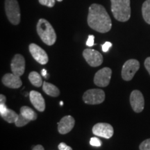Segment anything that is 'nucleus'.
I'll use <instances>...</instances> for the list:
<instances>
[{"label": "nucleus", "mask_w": 150, "mask_h": 150, "mask_svg": "<svg viewBox=\"0 0 150 150\" xmlns=\"http://www.w3.org/2000/svg\"><path fill=\"white\" fill-rule=\"evenodd\" d=\"M88 24L93 30L99 33H106L111 29L112 22L103 6L93 4L89 7Z\"/></svg>", "instance_id": "1"}, {"label": "nucleus", "mask_w": 150, "mask_h": 150, "mask_svg": "<svg viewBox=\"0 0 150 150\" xmlns=\"http://www.w3.org/2000/svg\"><path fill=\"white\" fill-rule=\"evenodd\" d=\"M114 18L120 22L128 21L131 17L130 0H110Z\"/></svg>", "instance_id": "2"}, {"label": "nucleus", "mask_w": 150, "mask_h": 150, "mask_svg": "<svg viewBox=\"0 0 150 150\" xmlns=\"http://www.w3.org/2000/svg\"><path fill=\"white\" fill-rule=\"evenodd\" d=\"M38 34L47 45H53L56 40V34L51 24L45 19H40L37 24Z\"/></svg>", "instance_id": "3"}, {"label": "nucleus", "mask_w": 150, "mask_h": 150, "mask_svg": "<svg viewBox=\"0 0 150 150\" xmlns=\"http://www.w3.org/2000/svg\"><path fill=\"white\" fill-rule=\"evenodd\" d=\"M5 11L8 20L14 25L20 22V9L17 0H5Z\"/></svg>", "instance_id": "4"}, {"label": "nucleus", "mask_w": 150, "mask_h": 150, "mask_svg": "<svg viewBox=\"0 0 150 150\" xmlns=\"http://www.w3.org/2000/svg\"><path fill=\"white\" fill-rule=\"evenodd\" d=\"M105 99L104 92L101 89H90L83 95V102L87 104H99Z\"/></svg>", "instance_id": "5"}, {"label": "nucleus", "mask_w": 150, "mask_h": 150, "mask_svg": "<svg viewBox=\"0 0 150 150\" xmlns=\"http://www.w3.org/2000/svg\"><path fill=\"white\" fill-rule=\"evenodd\" d=\"M140 68V63L136 59H129L122 69V77L125 81H131Z\"/></svg>", "instance_id": "6"}, {"label": "nucleus", "mask_w": 150, "mask_h": 150, "mask_svg": "<svg viewBox=\"0 0 150 150\" xmlns=\"http://www.w3.org/2000/svg\"><path fill=\"white\" fill-rule=\"evenodd\" d=\"M111 75V69L109 67H104L95 74L94 77V83L99 87H106L110 83Z\"/></svg>", "instance_id": "7"}, {"label": "nucleus", "mask_w": 150, "mask_h": 150, "mask_svg": "<svg viewBox=\"0 0 150 150\" xmlns=\"http://www.w3.org/2000/svg\"><path fill=\"white\" fill-rule=\"evenodd\" d=\"M83 56L86 62L92 67H98L103 63L102 55L95 50L86 49L83 50Z\"/></svg>", "instance_id": "8"}, {"label": "nucleus", "mask_w": 150, "mask_h": 150, "mask_svg": "<svg viewBox=\"0 0 150 150\" xmlns=\"http://www.w3.org/2000/svg\"><path fill=\"white\" fill-rule=\"evenodd\" d=\"M113 128L110 124L97 123L93 127V133L97 136L102 138H110L113 135Z\"/></svg>", "instance_id": "9"}, {"label": "nucleus", "mask_w": 150, "mask_h": 150, "mask_svg": "<svg viewBox=\"0 0 150 150\" xmlns=\"http://www.w3.org/2000/svg\"><path fill=\"white\" fill-rule=\"evenodd\" d=\"M130 104L136 112H140L144 109L145 100L142 93L138 90L132 91L130 95Z\"/></svg>", "instance_id": "10"}, {"label": "nucleus", "mask_w": 150, "mask_h": 150, "mask_svg": "<svg viewBox=\"0 0 150 150\" xmlns=\"http://www.w3.org/2000/svg\"><path fill=\"white\" fill-rule=\"evenodd\" d=\"M29 52L35 61L38 63L42 65H45L47 63L49 58L46 52L40 46L37 45L36 44L32 43L29 45Z\"/></svg>", "instance_id": "11"}, {"label": "nucleus", "mask_w": 150, "mask_h": 150, "mask_svg": "<svg viewBox=\"0 0 150 150\" xmlns=\"http://www.w3.org/2000/svg\"><path fill=\"white\" fill-rule=\"evenodd\" d=\"M12 72L18 76H21L25 70V60L21 54H16L11 63Z\"/></svg>", "instance_id": "12"}, {"label": "nucleus", "mask_w": 150, "mask_h": 150, "mask_svg": "<svg viewBox=\"0 0 150 150\" xmlns=\"http://www.w3.org/2000/svg\"><path fill=\"white\" fill-rule=\"evenodd\" d=\"M75 120L71 115L63 117L58 123V130L61 134H66L72 131L74 126Z\"/></svg>", "instance_id": "13"}, {"label": "nucleus", "mask_w": 150, "mask_h": 150, "mask_svg": "<svg viewBox=\"0 0 150 150\" xmlns=\"http://www.w3.org/2000/svg\"><path fill=\"white\" fill-rule=\"evenodd\" d=\"M2 83L6 86V87L10 88H19L22 85V82L20 79V76H17V75L11 73L6 74L2 77Z\"/></svg>", "instance_id": "14"}, {"label": "nucleus", "mask_w": 150, "mask_h": 150, "mask_svg": "<svg viewBox=\"0 0 150 150\" xmlns=\"http://www.w3.org/2000/svg\"><path fill=\"white\" fill-rule=\"evenodd\" d=\"M29 98L31 104L40 112H43L45 109V102L42 95L38 92L32 91L29 93Z\"/></svg>", "instance_id": "15"}, {"label": "nucleus", "mask_w": 150, "mask_h": 150, "mask_svg": "<svg viewBox=\"0 0 150 150\" xmlns=\"http://www.w3.org/2000/svg\"><path fill=\"white\" fill-rule=\"evenodd\" d=\"M42 89L47 95L52 97H57L60 94L59 89L56 86L46 81L43 82Z\"/></svg>", "instance_id": "16"}, {"label": "nucleus", "mask_w": 150, "mask_h": 150, "mask_svg": "<svg viewBox=\"0 0 150 150\" xmlns=\"http://www.w3.org/2000/svg\"><path fill=\"white\" fill-rule=\"evenodd\" d=\"M20 114H22L24 117L29 120L30 121L35 120L37 119V114L29 106H22L20 108Z\"/></svg>", "instance_id": "17"}, {"label": "nucleus", "mask_w": 150, "mask_h": 150, "mask_svg": "<svg viewBox=\"0 0 150 150\" xmlns=\"http://www.w3.org/2000/svg\"><path fill=\"white\" fill-rule=\"evenodd\" d=\"M18 114L16 113L14 110L8 108L6 112L4 114H3L2 115H1V117L4 120L8 122V123H15L16 122L17 119H18Z\"/></svg>", "instance_id": "18"}, {"label": "nucleus", "mask_w": 150, "mask_h": 150, "mask_svg": "<svg viewBox=\"0 0 150 150\" xmlns=\"http://www.w3.org/2000/svg\"><path fill=\"white\" fill-rule=\"evenodd\" d=\"M29 79L31 83L36 87H40L43 83L41 76L37 72H31L29 75Z\"/></svg>", "instance_id": "19"}, {"label": "nucleus", "mask_w": 150, "mask_h": 150, "mask_svg": "<svg viewBox=\"0 0 150 150\" xmlns=\"http://www.w3.org/2000/svg\"><path fill=\"white\" fill-rule=\"evenodd\" d=\"M142 13L144 20L150 24V0H146L142 6Z\"/></svg>", "instance_id": "20"}, {"label": "nucleus", "mask_w": 150, "mask_h": 150, "mask_svg": "<svg viewBox=\"0 0 150 150\" xmlns=\"http://www.w3.org/2000/svg\"><path fill=\"white\" fill-rule=\"evenodd\" d=\"M30 122L29 120L27 119L26 117H24L23 115H22V114H19V116L18 117V119H17V120L15 124H16V127H23V126H25V125H27L28 123H29Z\"/></svg>", "instance_id": "21"}, {"label": "nucleus", "mask_w": 150, "mask_h": 150, "mask_svg": "<svg viewBox=\"0 0 150 150\" xmlns=\"http://www.w3.org/2000/svg\"><path fill=\"white\" fill-rule=\"evenodd\" d=\"M139 148L140 150H150V138L142 142Z\"/></svg>", "instance_id": "22"}, {"label": "nucleus", "mask_w": 150, "mask_h": 150, "mask_svg": "<svg viewBox=\"0 0 150 150\" xmlns=\"http://www.w3.org/2000/svg\"><path fill=\"white\" fill-rule=\"evenodd\" d=\"M40 4L52 8L55 4V0H38Z\"/></svg>", "instance_id": "23"}, {"label": "nucleus", "mask_w": 150, "mask_h": 150, "mask_svg": "<svg viewBox=\"0 0 150 150\" xmlns=\"http://www.w3.org/2000/svg\"><path fill=\"white\" fill-rule=\"evenodd\" d=\"M90 144L92 146H94V147H100L102 145V142H101V140L99 138H96V137H93V138H91Z\"/></svg>", "instance_id": "24"}, {"label": "nucleus", "mask_w": 150, "mask_h": 150, "mask_svg": "<svg viewBox=\"0 0 150 150\" xmlns=\"http://www.w3.org/2000/svg\"><path fill=\"white\" fill-rule=\"evenodd\" d=\"M94 44H95V36L93 35H88V40L86 42V45L88 47H92L94 45Z\"/></svg>", "instance_id": "25"}, {"label": "nucleus", "mask_w": 150, "mask_h": 150, "mask_svg": "<svg viewBox=\"0 0 150 150\" xmlns=\"http://www.w3.org/2000/svg\"><path fill=\"white\" fill-rule=\"evenodd\" d=\"M59 150H72L70 146L67 145L65 142H61L59 145Z\"/></svg>", "instance_id": "26"}, {"label": "nucleus", "mask_w": 150, "mask_h": 150, "mask_svg": "<svg viewBox=\"0 0 150 150\" xmlns=\"http://www.w3.org/2000/svg\"><path fill=\"white\" fill-rule=\"evenodd\" d=\"M112 47V43L110 42H106L102 45V50L104 52H107L109 49Z\"/></svg>", "instance_id": "27"}, {"label": "nucleus", "mask_w": 150, "mask_h": 150, "mask_svg": "<svg viewBox=\"0 0 150 150\" xmlns=\"http://www.w3.org/2000/svg\"><path fill=\"white\" fill-rule=\"evenodd\" d=\"M8 108L6 106V104H0V115H2L3 114H4L6 112Z\"/></svg>", "instance_id": "28"}, {"label": "nucleus", "mask_w": 150, "mask_h": 150, "mask_svg": "<svg viewBox=\"0 0 150 150\" xmlns=\"http://www.w3.org/2000/svg\"><path fill=\"white\" fill-rule=\"evenodd\" d=\"M145 67L147 72L150 74V57H148L145 61Z\"/></svg>", "instance_id": "29"}, {"label": "nucleus", "mask_w": 150, "mask_h": 150, "mask_svg": "<svg viewBox=\"0 0 150 150\" xmlns=\"http://www.w3.org/2000/svg\"><path fill=\"white\" fill-rule=\"evenodd\" d=\"M6 98L4 95H0V104H6Z\"/></svg>", "instance_id": "30"}, {"label": "nucleus", "mask_w": 150, "mask_h": 150, "mask_svg": "<svg viewBox=\"0 0 150 150\" xmlns=\"http://www.w3.org/2000/svg\"><path fill=\"white\" fill-rule=\"evenodd\" d=\"M41 74H42V76H44L45 78L47 79L48 77L47 72V70H45V69H43V70H42V71H41Z\"/></svg>", "instance_id": "31"}, {"label": "nucleus", "mask_w": 150, "mask_h": 150, "mask_svg": "<svg viewBox=\"0 0 150 150\" xmlns=\"http://www.w3.org/2000/svg\"><path fill=\"white\" fill-rule=\"evenodd\" d=\"M32 150H45V149H44V147H43L42 145H38L35 146V147L33 148Z\"/></svg>", "instance_id": "32"}, {"label": "nucleus", "mask_w": 150, "mask_h": 150, "mask_svg": "<svg viewBox=\"0 0 150 150\" xmlns=\"http://www.w3.org/2000/svg\"><path fill=\"white\" fill-rule=\"evenodd\" d=\"M60 105H61V106H63V102H62V101L61 102H60Z\"/></svg>", "instance_id": "33"}, {"label": "nucleus", "mask_w": 150, "mask_h": 150, "mask_svg": "<svg viewBox=\"0 0 150 150\" xmlns=\"http://www.w3.org/2000/svg\"><path fill=\"white\" fill-rule=\"evenodd\" d=\"M57 1H63V0H57Z\"/></svg>", "instance_id": "34"}]
</instances>
